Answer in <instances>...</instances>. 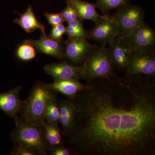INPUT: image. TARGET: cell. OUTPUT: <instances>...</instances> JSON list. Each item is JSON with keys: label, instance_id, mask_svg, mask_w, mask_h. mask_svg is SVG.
I'll return each instance as SVG.
<instances>
[{"label": "cell", "instance_id": "cell-17", "mask_svg": "<svg viewBox=\"0 0 155 155\" xmlns=\"http://www.w3.org/2000/svg\"><path fill=\"white\" fill-rule=\"evenodd\" d=\"M20 17L14 20V23L21 26L27 33H30L37 29H39L41 32L45 33V28L37 19L34 13L32 6L29 5L26 11L22 14H19Z\"/></svg>", "mask_w": 155, "mask_h": 155}, {"label": "cell", "instance_id": "cell-7", "mask_svg": "<svg viewBox=\"0 0 155 155\" xmlns=\"http://www.w3.org/2000/svg\"><path fill=\"white\" fill-rule=\"evenodd\" d=\"M108 45L114 70L125 73L133 48L126 38L118 36Z\"/></svg>", "mask_w": 155, "mask_h": 155}, {"label": "cell", "instance_id": "cell-18", "mask_svg": "<svg viewBox=\"0 0 155 155\" xmlns=\"http://www.w3.org/2000/svg\"><path fill=\"white\" fill-rule=\"evenodd\" d=\"M42 127L45 140L49 147L50 150L53 148L64 145L63 134L58 125L45 119Z\"/></svg>", "mask_w": 155, "mask_h": 155}, {"label": "cell", "instance_id": "cell-21", "mask_svg": "<svg viewBox=\"0 0 155 155\" xmlns=\"http://www.w3.org/2000/svg\"><path fill=\"white\" fill-rule=\"evenodd\" d=\"M129 0H97L94 5L104 14L122 8L128 4Z\"/></svg>", "mask_w": 155, "mask_h": 155}, {"label": "cell", "instance_id": "cell-4", "mask_svg": "<svg viewBox=\"0 0 155 155\" xmlns=\"http://www.w3.org/2000/svg\"><path fill=\"white\" fill-rule=\"evenodd\" d=\"M86 82L104 78L114 73L110 55L106 46H96L87 54L82 64Z\"/></svg>", "mask_w": 155, "mask_h": 155}, {"label": "cell", "instance_id": "cell-11", "mask_svg": "<svg viewBox=\"0 0 155 155\" xmlns=\"http://www.w3.org/2000/svg\"><path fill=\"white\" fill-rule=\"evenodd\" d=\"M126 39L133 49L154 51V30L145 22L135 28Z\"/></svg>", "mask_w": 155, "mask_h": 155}, {"label": "cell", "instance_id": "cell-6", "mask_svg": "<svg viewBox=\"0 0 155 155\" xmlns=\"http://www.w3.org/2000/svg\"><path fill=\"white\" fill-rule=\"evenodd\" d=\"M125 75H143L155 77L154 51L133 49Z\"/></svg>", "mask_w": 155, "mask_h": 155}, {"label": "cell", "instance_id": "cell-22", "mask_svg": "<svg viewBox=\"0 0 155 155\" xmlns=\"http://www.w3.org/2000/svg\"><path fill=\"white\" fill-rule=\"evenodd\" d=\"M16 55L19 60L23 61H29L36 57V51L33 46L23 43L17 48Z\"/></svg>", "mask_w": 155, "mask_h": 155}, {"label": "cell", "instance_id": "cell-27", "mask_svg": "<svg viewBox=\"0 0 155 155\" xmlns=\"http://www.w3.org/2000/svg\"><path fill=\"white\" fill-rule=\"evenodd\" d=\"M67 7L68 9V15L67 19L65 20V22H67V23L76 19L78 18L77 14H76V11L75 9L73 8L72 5L68 1H67Z\"/></svg>", "mask_w": 155, "mask_h": 155}, {"label": "cell", "instance_id": "cell-23", "mask_svg": "<svg viewBox=\"0 0 155 155\" xmlns=\"http://www.w3.org/2000/svg\"><path fill=\"white\" fill-rule=\"evenodd\" d=\"M66 30V27L63 23L53 26L49 37L54 40L61 41Z\"/></svg>", "mask_w": 155, "mask_h": 155}, {"label": "cell", "instance_id": "cell-20", "mask_svg": "<svg viewBox=\"0 0 155 155\" xmlns=\"http://www.w3.org/2000/svg\"><path fill=\"white\" fill-rule=\"evenodd\" d=\"M60 110L57 96L50 99L48 102L45 114V119L56 125L60 124Z\"/></svg>", "mask_w": 155, "mask_h": 155}, {"label": "cell", "instance_id": "cell-15", "mask_svg": "<svg viewBox=\"0 0 155 155\" xmlns=\"http://www.w3.org/2000/svg\"><path fill=\"white\" fill-rule=\"evenodd\" d=\"M51 90L61 94L67 99H72L79 92L89 87L88 84H83L79 80H66L54 81L52 83L47 84Z\"/></svg>", "mask_w": 155, "mask_h": 155}, {"label": "cell", "instance_id": "cell-14", "mask_svg": "<svg viewBox=\"0 0 155 155\" xmlns=\"http://www.w3.org/2000/svg\"><path fill=\"white\" fill-rule=\"evenodd\" d=\"M60 107V124L62 134L67 137L71 134L74 124L75 106L71 100L61 99L59 101Z\"/></svg>", "mask_w": 155, "mask_h": 155}, {"label": "cell", "instance_id": "cell-3", "mask_svg": "<svg viewBox=\"0 0 155 155\" xmlns=\"http://www.w3.org/2000/svg\"><path fill=\"white\" fill-rule=\"evenodd\" d=\"M15 127L11 132L14 145L24 147L37 155H47L50 148L44 137L43 127L25 121L18 116Z\"/></svg>", "mask_w": 155, "mask_h": 155}, {"label": "cell", "instance_id": "cell-24", "mask_svg": "<svg viewBox=\"0 0 155 155\" xmlns=\"http://www.w3.org/2000/svg\"><path fill=\"white\" fill-rule=\"evenodd\" d=\"M48 22L53 26L62 24L64 22L61 13H50L46 12L45 14Z\"/></svg>", "mask_w": 155, "mask_h": 155}, {"label": "cell", "instance_id": "cell-12", "mask_svg": "<svg viewBox=\"0 0 155 155\" xmlns=\"http://www.w3.org/2000/svg\"><path fill=\"white\" fill-rule=\"evenodd\" d=\"M22 88L21 87L18 86L0 94V110L14 121L18 118L23 106V101L19 98Z\"/></svg>", "mask_w": 155, "mask_h": 155}, {"label": "cell", "instance_id": "cell-9", "mask_svg": "<svg viewBox=\"0 0 155 155\" xmlns=\"http://www.w3.org/2000/svg\"><path fill=\"white\" fill-rule=\"evenodd\" d=\"M86 38H69L65 42L64 58L75 65H81L87 54L96 46Z\"/></svg>", "mask_w": 155, "mask_h": 155}, {"label": "cell", "instance_id": "cell-10", "mask_svg": "<svg viewBox=\"0 0 155 155\" xmlns=\"http://www.w3.org/2000/svg\"><path fill=\"white\" fill-rule=\"evenodd\" d=\"M88 37L101 45L106 46L118 36L117 26L112 18L106 16L95 23L88 32Z\"/></svg>", "mask_w": 155, "mask_h": 155}, {"label": "cell", "instance_id": "cell-25", "mask_svg": "<svg viewBox=\"0 0 155 155\" xmlns=\"http://www.w3.org/2000/svg\"><path fill=\"white\" fill-rule=\"evenodd\" d=\"M10 155H36L30 150L20 146L15 145L11 150Z\"/></svg>", "mask_w": 155, "mask_h": 155}, {"label": "cell", "instance_id": "cell-2", "mask_svg": "<svg viewBox=\"0 0 155 155\" xmlns=\"http://www.w3.org/2000/svg\"><path fill=\"white\" fill-rule=\"evenodd\" d=\"M47 83L38 81L32 87L27 99L23 101L19 117L31 123L42 127L46 108L49 100L57 96Z\"/></svg>", "mask_w": 155, "mask_h": 155}, {"label": "cell", "instance_id": "cell-19", "mask_svg": "<svg viewBox=\"0 0 155 155\" xmlns=\"http://www.w3.org/2000/svg\"><path fill=\"white\" fill-rule=\"evenodd\" d=\"M82 20L78 17L68 23L65 33L69 38H86L88 32L84 28Z\"/></svg>", "mask_w": 155, "mask_h": 155}, {"label": "cell", "instance_id": "cell-5", "mask_svg": "<svg viewBox=\"0 0 155 155\" xmlns=\"http://www.w3.org/2000/svg\"><path fill=\"white\" fill-rule=\"evenodd\" d=\"M111 18L117 26L118 36L124 38H127L135 28L145 22L143 9L129 4L117 9Z\"/></svg>", "mask_w": 155, "mask_h": 155}, {"label": "cell", "instance_id": "cell-13", "mask_svg": "<svg viewBox=\"0 0 155 155\" xmlns=\"http://www.w3.org/2000/svg\"><path fill=\"white\" fill-rule=\"evenodd\" d=\"M23 42L31 45L43 54L61 60L64 59V48L61 41L54 40L46 33L41 32V36L38 39H25Z\"/></svg>", "mask_w": 155, "mask_h": 155}, {"label": "cell", "instance_id": "cell-8", "mask_svg": "<svg viewBox=\"0 0 155 155\" xmlns=\"http://www.w3.org/2000/svg\"><path fill=\"white\" fill-rule=\"evenodd\" d=\"M45 72L54 81L84 79V73L82 64L78 66L68 64L66 61L52 63L44 67Z\"/></svg>", "mask_w": 155, "mask_h": 155}, {"label": "cell", "instance_id": "cell-16", "mask_svg": "<svg viewBox=\"0 0 155 155\" xmlns=\"http://www.w3.org/2000/svg\"><path fill=\"white\" fill-rule=\"evenodd\" d=\"M74 8L78 17L81 20H89L95 23L100 19L104 18L107 15H100L96 10L94 4L81 0H66Z\"/></svg>", "mask_w": 155, "mask_h": 155}, {"label": "cell", "instance_id": "cell-1", "mask_svg": "<svg viewBox=\"0 0 155 155\" xmlns=\"http://www.w3.org/2000/svg\"><path fill=\"white\" fill-rule=\"evenodd\" d=\"M86 83L71 99L72 154L155 155V77L114 73Z\"/></svg>", "mask_w": 155, "mask_h": 155}, {"label": "cell", "instance_id": "cell-26", "mask_svg": "<svg viewBox=\"0 0 155 155\" xmlns=\"http://www.w3.org/2000/svg\"><path fill=\"white\" fill-rule=\"evenodd\" d=\"M51 155H70L72 152L69 147L64 145L60 146L53 148L50 150Z\"/></svg>", "mask_w": 155, "mask_h": 155}]
</instances>
